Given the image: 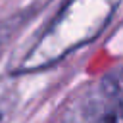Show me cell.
<instances>
[{"instance_id": "obj_1", "label": "cell", "mask_w": 123, "mask_h": 123, "mask_svg": "<svg viewBox=\"0 0 123 123\" xmlns=\"http://www.w3.org/2000/svg\"><path fill=\"white\" fill-rule=\"evenodd\" d=\"M86 123H123V102L111 90L94 94L85 108Z\"/></svg>"}, {"instance_id": "obj_2", "label": "cell", "mask_w": 123, "mask_h": 123, "mask_svg": "<svg viewBox=\"0 0 123 123\" xmlns=\"http://www.w3.org/2000/svg\"><path fill=\"white\" fill-rule=\"evenodd\" d=\"M0 119H2V113H0Z\"/></svg>"}]
</instances>
